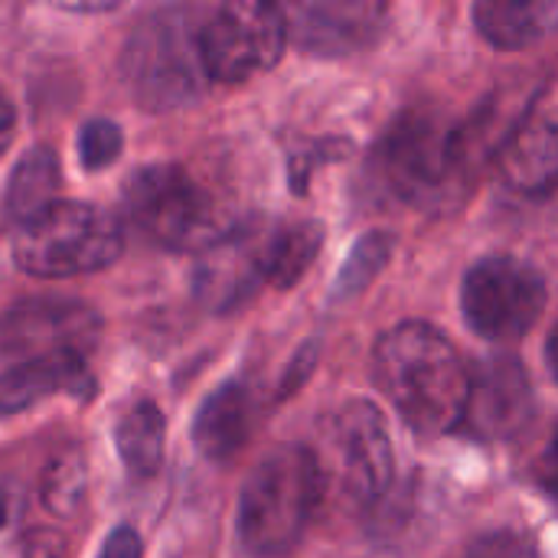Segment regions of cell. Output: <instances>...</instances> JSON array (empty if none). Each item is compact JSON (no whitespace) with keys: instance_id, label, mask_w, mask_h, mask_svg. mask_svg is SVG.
I'll use <instances>...</instances> for the list:
<instances>
[{"instance_id":"cell-14","label":"cell","mask_w":558,"mask_h":558,"mask_svg":"<svg viewBox=\"0 0 558 558\" xmlns=\"http://www.w3.org/2000/svg\"><path fill=\"white\" fill-rule=\"evenodd\" d=\"M379 3H347V0H324V3H294L284 10L288 33L311 52L337 56L350 52L373 39L383 20Z\"/></svg>"},{"instance_id":"cell-30","label":"cell","mask_w":558,"mask_h":558,"mask_svg":"<svg viewBox=\"0 0 558 558\" xmlns=\"http://www.w3.org/2000/svg\"><path fill=\"white\" fill-rule=\"evenodd\" d=\"M7 517H10V497L0 490V526L7 523Z\"/></svg>"},{"instance_id":"cell-2","label":"cell","mask_w":558,"mask_h":558,"mask_svg":"<svg viewBox=\"0 0 558 558\" xmlns=\"http://www.w3.org/2000/svg\"><path fill=\"white\" fill-rule=\"evenodd\" d=\"M324 504V481L311 448L281 445L248 474L239 500V539L258 558L291 553Z\"/></svg>"},{"instance_id":"cell-10","label":"cell","mask_w":558,"mask_h":558,"mask_svg":"<svg viewBox=\"0 0 558 558\" xmlns=\"http://www.w3.org/2000/svg\"><path fill=\"white\" fill-rule=\"evenodd\" d=\"M278 222H245L229 229L196 265V298L219 314L242 307L262 284H275Z\"/></svg>"},{"instance_id":"cell-28","label":"cell","mask_w":558,"mask_h":558,"mask_svg":"<svg viewBox=\"0 0 558 558\" xmlns=\"http://www.w3.org/2000/svg\"><path fill=\"white\" fill-rule=\"evenodd\" d=\"M13 124H16V118H13V108L0 98V154L10 147V141H13Z\"/></svg>"},{"instance_id":"cell-25","label":"cell","mask_w":558,"mask_h":558,"mask_svg":"<svg viewBox=\"0 0 558 558\" xmlns=\"http://www.w3.org/2000/svg\"><path fill=\"white\" fill-rule=\"evenodd\" d=\"M65 556V539L56 530H29L20 539L7 546L0 558H62Z\"/></svg>"},{"instance_id":"cell-27","label":"cell","mask_w":558,"mask_h":558,"mask_svg":"<svg viewBox=\"0 0 558 558\" xmlns=\"http://www.w3.org/2000/svg\"><path fill=\"white\" fill-rule=\"evenodd\" d=\"M536 481H539V487L558 504V428L553 432L549 445L543 448V454L536 461Z\"/></svg>"},{"instance_id":"cell-9","label":"cell","mask_w":558,"mask_h":558,"mask_svg":"<svg viewBox=\"0 0 558 558\" xmlns=\"http://www.w3.org/2000/svg\"><path fill=\"white\" fill-rule=\"evenodd\" d=\"M383 170L389 186L409 203H435L448 196L451 180L461 177L454 128L432 111L405 114L383 144Z\"/></svg>"},{"instance_id":"cell-22","label":"cell","mask_w":558,"mask_h":558,"mask_svg":"<svg viewBox=\"0 0 558 558\" xmlns=\"http://www.w3.org/2000/svg\"><path fill=\"white\" fill-rule=\"evenodd\" d=\"M124 147V137H121V128L114 121H105V118H95L82 128L78 134V154H82V163L88 170H101V167H111L118 160Z\"/></svg>"},{"instance_id":"cell-15","label":"cell","mask_w":558,"mask_h":558,"mask_svg":"<svg viewBox=\"0 0 558 558\" xmlns=\"http://www.w3.org/2000/svg\"><path fill=\"white\" fill-rule=\"evenodd\" d=\"M49 396H72L88 402L95 396V376L75 353H56L16 363L0 376V415H16L33 409Z\"/></svg>"},{"instance_id":"cell-5","label":"cell","mask_w":558,"mask_h":558,"mask_svg":"<svg viewBox=\"0 0 558 558\" xmlns=\"http://www.w3.org/2000/svg\"><path fill=\"white\" fill-rule=\"evenodd\" d=\"M131 222L173 252H206L229 229L213 193L180 163L141 167L124 186Z\"/></svg>"},{"instance_id":"cell-29","label":"cell","mask_w":558,"mask_h":558,"mask_svg":"<svg viewBox=\"0 0 558 558\" xmlns=\"http://www.w3.org/2000/svg\"><path fill=\"white\" fill-rule=\"evenodd\" d=\"M549 366H553V373H556L558 379V327L553 330V337H549Z\"/></svg>"},{"instance_id":"cell-20","label":"cell","mask_w":558,"mask_h":558,"mask_svg":"<svg viewBox=\"0 0 558 558\" xmlns=\"http://www.w3.org/2000/svg\"><path fill=\"white\" fill-rule=\"evenodd\" d=\"M85 484H88V468H85V454L78 448H62L43 477V504L52 517L69 520L78 513L82 500H85Z\"/></svg>"},{"instance_id":"cell-17","label":"cell","mask_w":558,"mask_h":558,"mask_svg":"<svg viewBox=\"0 0 558 558\" xmlns=\"http://www.w3.org/2000/svg\"><path fill=\"white\" fill-rule=\"evenodd\" d=\"M477 29L504 49L533 46L558 26V0H497L474 7Z\"/></svg>"},{"instance_id":"cell-6","label":"cell","mask_w":558,"mask_h":558,"mask_svg":"<svg viewBox=\"0 0 558 558\" xmlns=\"http://www.w3.org/2000/svg\"><path fill=\"white\" fill-rule=\"evenodd\" d=\"M324 497L343 510H366L392 484V441L376 405L356 399L340 405L324 432V454H317Z\"/></svg>"},{"instance_id":"cell-1","label":"cell","mask_w":558,"mask_h":558,"mask_svg":"<svg viewBox=\"0 0 558 558\" xmlns=\"http://www.w3.org/2000/svg\"><path fill=\"white\" fill-rule=\"evenodd\" d=\"M373 373L396 412L422 435H445L468 415L471 376L454 347L428 324L392 327L376 343Z\"/></svg>"},{"instance_id":"cell-8","label":"cell","mask_w":558,"mask_h":558,"mask_svg":"<svg viewBox=\"0 0 558 558\" xmlns=\"http://www.w3.org/2000/svg\"><path fill=\"white\" fill-rule=\"evenodd\" d=\"M461 307L474 333L494 343H513L539 320L546 281L520 258H487L464 278Z\"/></svg>"},{"instance_id":"cell-26","label":"cell","mask_w":558,"mask_h":558,"mask_svg":"<svg viewBox=\"0 0 558 558\" xmlns=\"http://www.w3.org/2000/svg\"><path fill=\"white\" fill-rule=\"evenodd\" d=\"M144 556V546H141V536L131 530V526H118L108 533L105 546H101V556L98 558H141Z\"/></svg>"},{"instance_id":"cell-11","label":"cell","mask_w":558,"mask_h":558,"mask_svg":"<svg viewBox=\"0 0 558 558\" xmlns=\"http://www.w3.org/2000/svg\"><path fill=\"white\" fill-rule=\"evenodd\" d=\"M101 317L69 298H33L0 314V360H39L56 353L85 356L98 347Z\"/></svg>"},{"instance_id":"cell-23","label":"cell","mask_w":558,"mask_h":558,"mask_svg":"<svg viewBox=\"0 0 558 558\" xmlns=\"http://www.w3.org/2000/svg\"><path fill=\"white\" fill-rule=\"evenodd\" d=\"M389 248H392V242L386 239V235H369V239H363L360 242V248L353 252V262L347 265V271H343V278H340V288L343 291H360L379 268H383V262L389 258Z\"/></svg>"},{"instance_id":"cell-3","label":"cell","mask_w":558,"mask_h":558,"mask_svg":"<svg viewBox=\"0 0 558 558\" xmlns=\"http://www.w3.org/2000/svg\"><path fill=\"white\" fill-rule=\"evenodd\" d=\"M124 248L121 222L92 203H52L16 226L13 258L33 278H75L108 268Z\"/></svg>"},{"instance_id":"cell-4","label":"cell","mask_w":558,"mask_h":558,"mask_svg":"<svg viewBox=\"0 0 558 558\" xmlns=\"http://www.w3.org/2000/svg\"><path fill=\"white\" fill-rule=\"evenodd\" d=\"M199 29L190 10L167 7L147 13L121 52L124 85L144 108H177L203 92L206 65L199 52Z\"/></svg>"},{"instance_id":"cell-13","label":"cell","mask_w":558,"mask_h":558,"mask_svg":"<svg viewBox=\"0 0 558 558\" xmlns=\"http://www.w3.org/2000/svg\"><path fill=\"white\" fill-rule=\"evenodd\" d=\"M504 177L526 196L558 190V101L536 105L513 128L504 154Z\"/></svg>"},{"instance_id":"cell-19","label":"cell","mask_w":558,"mask_h":558,"mask_svg":"<svg viewBox=\"0 0 558 558\" xmlns=\"http://www.w3.org/2000/svg\"><path fill=\"white\" fill-rule=\"evenodd\" d=\"M167 422L154 402H137L114 428V448L121 464L134 477H154L163 461Z\"/></svg>"},{"instance_id":"cell-12","label":"cell","mask_w":558,"mask_h":558,"mask_svg":"<svg viewBox=\"0 0 558 558\" xmlns=\"http://www.w3.org/2000/svg\"><path fill=\"white\" fill-rule=\"evenodd\" d=\"M533 415V389L517 360H487L471 379L464 422L477 438H513Z\"/></svg>"},{"instance_id":"cell-16","label":"cell","mask_w":558,"mask_h":558,"mask_svg":"<svg viewBox=\"0 0 558 558\" xmlns=\"http://www.w3.org/2000/svg\"><path fill=\"white\" fill-rule=\"evenodd\" d=\"M252 418H255V409H252V396L245 386L239 383H229L222 389H216L203 409L196 412V422H193V441L196 448L213 458V461H229L252 435Z\"/></svg>"},{"instance_id":"cell-7","label":"cell","mask_w":558,"mask_h":558,"mask_svg":"<svg viewBox=\"0 0 558 558\" xmlns=\"http://www.w3.org/2000/svg\"><path fill=\"white\" fill-rule=\"evenodd\" d=\"M288 43V20L281 7L239 0L213 10L199 29V52L206 75L216 82H245L271 69Z\"/></svg>"},{"instance_id":"cell-24","label":"cell","mask_w":558,"mask_h":558,"mask_svg":"<svg viewBox=\"0 0 558 558\" xmlns=\"http://www.w3.org/2000/svg\"><path fill=\"white\" fill-rule=\"evenodd\" d=\"M468 558H543L536 543L517 530H497L471 546Z\"/></svg>"},{"instance_id":"cell-21","label":"cell","mask_w":558,"mask_h":558,"mask_svg":"<svg viewBox=\"0 0 558 558\" xmlns=\"http://www.w3.org/2000/svg\"><path fill=\"white\" fill-rule=\"evenodd\" d=\"M320 226L317 222H284L278 226L275 242V288H291L320 248Z\"/></svg>"},{"instance_id":"cell-18","label":"cell","mask_w":558,"mask_h":558,"mask_svg":"<svg viewBox=\"0 0 558 558\" xmlns=\"http://www.w3.org/2000/svg\"><path fill=\"white\" fill-rule=\"evenodd\" d=\"M62 186V167L52 147H33L26 157L13 167L7 180V196H3V213L10 222L23 226L26 219L39 216L49 209Z\"/></svg>"}]
</instances>
